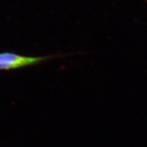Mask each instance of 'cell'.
I'll list each match as a JSON object with an SVG mask.
<instances>
[{
    "instance_id": "cell-1",
    "label": "cell",
    "mask_w": 147,
    "mask_h": 147,
    "mask_svg": "<svg viewBox=\"0 0 147 147\" xmlns=\"http://www.w3.org/2000/svg\"><path fill=\"white\" fill-rule=\"evenodd\" d=\"M57 55H46L43 57H27L12 52L0 53V71H11L17 69L33 66L57 57Z\"/></svg>"
}]
</instances>
